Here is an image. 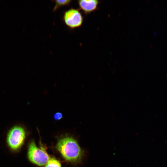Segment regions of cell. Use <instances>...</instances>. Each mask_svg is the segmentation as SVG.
Instances as JSON below:
<instances>
[{"mask_svg":"<svg viewBox=\"0 0 167 167\" xmlns=\"http://www.w3.org/2000/svg\"><path fill=\"white\" fill-rule=\"evenodd\" d=\"M56 148L64 159L72 163L80 162L84 156V151L76 140L69 136L60 138Z\"/></svg>","mask_w":167,"mask_h":167,"instance_id":"obj_1","label":"cell"},{"mask_svg":"<svg viewBox=\"0 0 167 167\" xmlns=\"http://www.w3.org/2000/svg\"><path fill=\"white\" fill-rule=\"evenodd\" d=\"M27 132L23 125H15L8 131L6 138L8 148L13 152L19 151L23 146L26 139Z\"/></svg>","mask_w":167,"mask_h":167,"instance_id":"obj_2","label":"cell"},{"mask_svg":"<svg viewBox=\"0 0 167 167\" xmlns=\"http://www.w3.org/2000/svg\"><path fill=\"white\" fill-rule=\"evenodd\" d=\"M27 156L31 162L39 166L45 165L50 158L46 151L38 147L33 140L28 144Z\"/></svg>","mask_w":167,"mask_h":167,"instance_id":"obj_3","label":"cell"},{"mask_svg":"<svg viewBox=\"0 0 167 167\" xmlns=\"http://www.w3.org/2000/svg\"><path fill=\"white\" fill-rule=\"evenodd\" d=\"M62 19L65 24L71 29L80 27L83 21V17L79 10L74 8L64 12Z\"/></svg>","mask_w":167,"mask_h":167,"instance_id":"obj_4","label":"cell"},{"mask_svg":"<svg viewBox=\"0 0 167 167\" xmlns=\"http://www.w3.org/2000/svg\"><path fill=\"white\" fill-rule=\"evenodd\" d=\"M80 10L85 15H88L96 10L99 3L97 0H80L78 1Z\"/></svg>","mask_w":167,"mask_h":167,"instance_id":"obj_5","label":"cell"},{"mask_svg":"<svg viewBox=\"0 0 167 167\" xmlns=\"http://www.w3.org/2000/svg\"><path fill=\"white\" fill-rule=\"evenodd\" d=\"M52 1L54 2L55 3V5L53 9V11L54 12L61 6L69 5L72 1L71 0H54Z\"/></svg>","mask_w":167,"mask_h":167,"instance_id":"obj_6","label":"cell"},{"mask_svg":"<svg viewBox=\"0 0 167 167\" xmlns=\"http://www.w3.org/2000/svg\"><path fill=\"white\" fill-rule=\"evenodd\" d=\"M45 167H62L60 162L54 158H50Z\"/></svg>","mask_w":167,"mask_h":167,"instance_id":"obj_7","label":"cell"},{"mask_svg":"<svg viewBox=\"0 0 167 167\" xmlns=\"http://www.w3.org/2000/svg\"><path fill=\"white\" fill-rule=\"evenodd\" d=\"M62 114L60 112H57L54 113L53 115L54 119L56 121H58L62 119L63 118Z\"/></svg>","mask_w":167,"mask_h":167,"instance_id":"obj_8","label":"cell"}]
</instances>
